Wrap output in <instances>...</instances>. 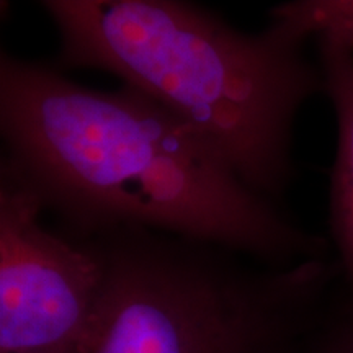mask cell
Listing matches in <instances>:
<instances>
[{"instance_id": "obj_1", "label": "cell", "mask_w": 353, "mask_h": 353, "mask_svg": "<svg viewBox=\"0 0 353 353\" xmlns=\"http://www.w3.org/2000/svg\"><path fill=\"white\" fill-rule=\"evenodd\" d=\"M2 164L90 239L141 228L272 267L327 259L330 242L259 195L210 141L134 88L97 90L54 64L0 52Z\"/></svg>"}, {"instance_id": "obj_6", "label": "cell", "mask_w": 353, "mask_h": 353, "mask_svg": "<svg viewBox=\"0 0 353 353\" xmlns=\"http://www.w3.org/2000/svg\"><path fill=\"white\" fill-rule=\"evenodd\" d=\"M303 353H353V306L343 298L341 286Z\"/></svg>"}, {"instance_id": "obj_5", "label": "cell", "mask_w": 353, "mask_h": 353, "mask_svg": "<svg viewBox=\"0 0 353 353\" xmlns=\"http://www.w3.org/2000/svg\"><path fill=\"white\" fill-rule=\"evenodd\" d=\"M317 63L337 123L329 176L330 245L337 252L341 290L353 306V15L337 2H316Z\"/></svg>"}, {"instance_id": "obj_4", "label": "cell", "mask_w": 353, "mask_h": 353, "mask_svg": "<svg viewBox=\"0 0 353 353\" xmlns=\"http://www.w3.org/2000/svg\"><path fill=\"white\" fill-rule=\"evenodd\" d=\"M37 193L0 165V353L83 352L105 290L94 239L43 223Z\"/></svg>"}, {"instance_id": "obj_3", "label": "cell", "mask_w": 353, "mask_h": 353, "mask_svg": "<svg viewBox=\"0 0 353 353\" xmlns=\"http://www.w3.org/2000/svg\"><path fill=\"white\" fill-rule=\"evenodd\" d=\"M90 239L105 290L83 353H303L341 286L329 257L272 267L141 228Z\"/></svg>"}, {"instance_id": "obj_2", "label": "cell", "mask_w": 353, "mask_h": 353, "mask_svg": "<svg viewBox=\"0 0 353 353\" xmlns=\"http://www.w3.org/2000/svg\"><path fill=\"white\" fill-rule=\"evenodd\" d=\"M59 38L56 68L120 79L200 132L254 192L283 205L296 179L293 141L304 105L325 95L304 44L303 2L278 6L244 32L183 0H46Z\"/></svg>"}, {"instance_id": "obj_7", "label": "cell", "mask_w": 353, "mask_h": 353, "mask_svg": "<svg viewBox=\"0 0 353 353\" xmlns=\"http://www.w3.org/2000/svg\"><path fill=\"white\" fill-rule=\"evenodd\" d=\"M69 353H83V352H69Z\"/></svg>"}]
</instances>
